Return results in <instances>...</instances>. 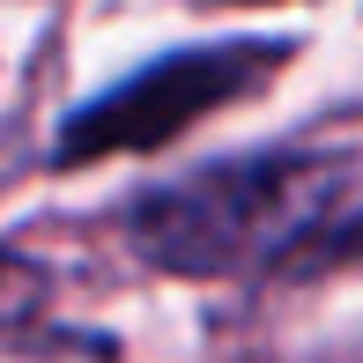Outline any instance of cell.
Listing matches in <instances>:
<instances>
[{
  "label": "cell",
  "mask_w": 363,
  "mask_h": 363,
  "mask_svg": "<svg viewBox=\"0 0 363 363\" xmlns=\"http://www.w3.org/2000/svg\"><path fill=\"white\" fill-rule=\"evenodd\" d=\"M126 245L163 274H289L363 252V163L356 156H245L208 163L178 186L134 201Z\"/></svg>",
  "instance_id": "obj_1"
},
{
  "label": "cell",
  "mask_w": 363,
  "mask_h": 363,
  "mask_svg": "<svg viewBox=\"0 0 363 363\" xmlns=\"http://www.w3.org/2000/svg\"><path fill=\"white\" fill-rule=\"evenodd\" d=\"M289 67L282 38H230V45H186L163 52L156 67L126 74L119 89L89 96L67 126H60V163H104V156H148V148L178 141L186 126L216 119V111L259 96Z\"/></svg>",
  "instance_id": "obj_2"
},
{
  "label": "cell",
  "mask_w": 363,
  "mask_h": 363,
  "mask_svg": "<svg viewBox=\"0 0 363 363\" xmlns=\"http://www.w3.org/2000/svg\"><path fill=\"white\" fill-rule=\"evenodd\" d=\"M45 296H52V274H45L30 252L0 245V326H23V319H38V311H45Z\"/></svg>",
  "instance_id": "obj_3"
},
{
  "label": "cell",
  "mask_w": 363,
  "mask_h": 363,
  "mask_svg": "<svg viewBox=\"0 0 363 363\" xmlns=\"http://www.w3.org/2000/svg\"><path fill=\"white\" fill-rule=\"evenodd\" d=\"M223 8H282V0H223Z\"/></svg>",
  "instance_id": "obj_4"
}]
</instances>
